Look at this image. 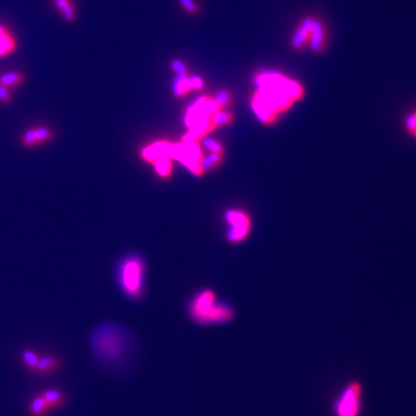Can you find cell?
I'll return each mask as SVG.
<instances>
[{
  "label": "cell",
  "instance_id": "cell-16",
  "mask_svg": "<svg viewBox=\"0 0 416 416\" xmlns=\"http://www.w3.org/2000/svg\"><path fill=\"white\" fill-rule=\"evenodd\" d=\"M154 163H155V169L160 176H169V174L171 173V163L168 157H161Z\"/></svg>",
  "mask_w": 416,
  "mask_h": 416
},
{
  "label": "cell",
  "instance_id": "cell-11",
  "mask_svg": "<svg viewBox=\"0 0 416 416\" xmlns=\"http://www.w3.org/2000/svg\"><path fill=\"white\" fill-rule=\"evenodd\" d=\"M50 411L49 405L46 404V399L42 394L36 395L29 405V413L32 416H44Z\"/></svg>",
  "mask_w": 416,
  "mask_h": 416
},
{
  "label": "cell",
  "instance_id": "cell-15",
  "mask_svg": "<svg viewBox=\"0 0 416 416\" xmlns=\"http://www.w3.org/2000/svg\"><path fill=\"white\" fill-rule=\"evenodd\" d=\"M22 359L23 362L27 366L28 369L32 371H36L37 366H39L41 356L36 352H34L32 349H26L25 352L22 353Z\"/></svg>",
  "mask_w": 416,
  "mask_h": 416
},
{
  "label": "cell",
  "instance_id": "cell-21",
  "mask_svg": "<svg viewBox=\"0 0 416 416\" xmlns=\"http://www.w3.org/2000/svg\"><path fill=\"white\" fill-rule=\"evenodd\" d=\"M213 120H214L215 124H220V125H222V124H226L227 122H228L229 115L226 112H218V113H215Z\"/></svg>",
  "mask_w": 416,
  "mask_h": 416
},
{
  "label": "cell",
  "instance_id": "cell-1",
  "mask_svg": "<svg viewBox=\"0 0 416 416\" xmlns=\"http://www.w3.org/2000/svg\"><path fill=\"white\" fill-rule=\"evenodd\" d=\"M92 348L99 359L117 361L123 355L125 340L119 328L112 325H101L92 335Z\"/></svg>",
  "mask_w": 416,
  "mask_h": 416
},
{
  "label": "cell",
  "instance_id": "cell-22",
  "mask_svg": "<svg viewBox=\"0 0 416 416\" xmlns=\"http://www.w3.org/2000/svg\"><path fill=\"white\" fill-rule=\"evenodd\" d=\"M173 68L177 74H186V67L180 60H175L173 63Z\"/></svg>",
  "mask_w": 416,
  "mask_h": 416
},
{
  "label": "cell",
  "instance_id": "cell-24",
  "mask_svg": "<svg viewBox=\"0 0 416 416\" xmlns=\"http://www.w3.org/2000/svg\"><path fill=\"white\" fill-rule=\"evenodd\" d=\"M227 101H228V94H227L226 92H221L216 96L215 102L218 103V104H226Z\"/></svg>",
  "mask_w": 416,
  "mask_h": 416
},
{
  "label": "cell",
  "instance_id": "cell-20",
  "mask_svg": "<svg viewBox=\"0 0 416 416\" xmlns=\"http://www.w3.org/2000/svg\"><path fill=\"white\" fill-rule=\"evenodd\" d=\"M204 143H205V146L207 147V148L213 150V152H214V153H220V152H221V146H220L219 143L216 142V141H214V140H213V139H205L204 140Z\"/></svg>",
  "mask_w": 416,
  "mask_h": 416
},
{
  "label": "cell",
  "instance_id": "cell-5",
  "mask_svg": "<svg viewBox=\"0 0 416 416\" xmlns=\"http://www.w3.org/2000/svg\"><path fill=\"white\" fill-rule=\"evenodd\" d=\"M54 133L53 131L47 126H35L30 127L22 134L21 141L22 146L27 148H34V147L41 146L43 143H46L53 140Z\"/></svg>",
  "mask_w": 416,
  "mask_h": 416
},
{
  "label": "cell",
  "instance_id": "cell-9",
  "mask_svg": "<svg viewBox=\"0 0 416 416\" xmlns=\"http://www.w3.org/2000/svg\"><path fill=\"white\" fill-rule=\"evenodd\" d=\"M16 49H18V42L11 32L0 36V58L9 56L15 52Z\"/></svg>",
  "mask_w": 416,
  "mask_h": 416
},
{
  "label": "cell",
  "instance_id": "cell-4",
  "mask_svg": "<svg viewBox=\"0 0 416 416\" xmlns=\"http://www.w3.org/2000/svg\"><path fill=\"white\" fill-rule=\"evenodd\" d=\"M143 266L139 258L131 257L123 261L119 270L120 286L132 297H137L141 293Z\"/></svg>",
  "mask_w": 416,
  "mask_h": 416
},
{
  "label": "cell",
  "instance_id": "cell-2",
  "mask_svg": "<svg viewBox=\"0 0 416 416\" xmlns=\"http://www.w3.org/2000/svg\"><path fill=\"white\" fill-rule=\"evenodd\" d=\"M191 315L200 324L209 323H226L232 318L231 309L215 303L214 294L205 291L195 298L191 308Z\"/></svg>",
  "mask_w": 416,
  "mask_h": 416
},
{
  "label": "cell",
  "instance_id": "cell-6",
  "mask_svg": "<svg viewBox=\"0 0 416 416\" xmlns=\"http://www.w3.org/2000/svg\"><path fill=\"white\" fill-rule=\"evenodd\" d=\"M227 219L230 225L232 226V229L229 232V239L233 240H240L247 235L250 229V220L245 214L242 212H229L227 214Z\"/></svg>",
  "mask_w": 416,
  "mask_h": 416
},
{
  "label": "cell",
  "instance_id": "cell-7",
  "mask_svg": "<svg viewBox=\"0 0 416 416\" xmlns=\"http://www.w3.org/2000/svg\"><path fill=\"white\" fill-rule=\"evenodd\" d=\"M26 77L20 71H8L0 74V86L8 89H16L25 84Z\"/></svg>",
  "mask_w": 416,
  "mask_h": 416
},
{
  "label": "cell",
  "instance_id": "cell-10",
  "mask_svg": "<svg viewBox=\"0 0 416 416\" xmlns=\"http://www.w3.org/2000/svg\"><path fill=\"white\" fill-rule=\"evenodd\" d=\"M58 367H59V361H58L57 357H54L53 355H46L40 359L39 366H37L35 372L41 374H46L56 371Z\"/></svg>",
  "mask_w": 416,
  "mask_h": 416
},
{
  "label": "cell",
  "instance_id": "cell-17",
  "mask_svg": "<svg viewBox=\"0 0 416 416\" xmlns=\"http://www.w3.org/2000/svg\"><path fill=\"white\" fill-rule=\"evenodd\" d=\"M187 88H190V87H188V84H187L186 74H178L174 80L175 94L176 95L184 94V92L187 91Z\"/></svg>",
  "mask_w": 416,
  "mask_h": 416
},
{
  "label": "cell",
  "instance_id": "cell-19",
  "mask_svg": "<svg viewBox=\"0 0 416 416\" xmlns=\"http://www.w3.org/2000/svg\"><path fill=\"white\" fill-rule=\"evenodd\" d=\"M12 99L13 94L11 89L0 86V103H2V104H9V103L12 102Z\"/></svg>",
  "mask_w": 416,
  "mask_h": 416
},
{
  "label": "cell",
  "instance_id": "cell-25",
  "mask_svg": "<svg viewBox=\"0 0 416 416\" xmlns=\"http://www.w3.org/2000/svg\"><path fill=\"white\" fill-rule=\"evenodd\" d=\"M181 2L187 11H195V4L193 2V0H181Z\"/></svg>",
  "mask_w": 416,
  "mask_h": 416
},
{
  "label": "cell",
  "instance_id": "cell-12",
  "mask_svg": "<svg viewBox=\"0 0 416 416\" xmlns=\"http://www.w3.org/2000/svg\"><path fill=\"white\" fill-rule=\"evenodd\" d=\"M41 394H42L43 398L46 399V404L49 405L50 409L59 408L64 405V402H65L64 394L58 390H46L42 392Z\"/></svg>",
  "mask_w": 416,
  "mask_h": 416
},
{
  "label": "cell",
  "instance_id": "cell-23",
  "mask_svg": "<svg viewBox=\"0 0 416 416\" xmlns=\"http://www.w3.org/2000/svg\"><path fill=\"white\" fill-rule=\"evenodd\" d=\"M187 84H188V87H190V88L198 89V88H201L202 87V81H201V79L199 78V77H193V78L188 79Z\"/></svg>",
  "mask_w": 416,
  "mask_h": 416
},
{
  "label": "cell",
  "instance_id": "cell-27",
  "mask_svg": "<svg viewBox=\"0 0 416 416\" xmlns=\"http://www.w3.org/2000/svg\"><path fill=\"white\" fill-rule=\"evenodd\" d=\"M412 136H413V137H414V138H415V139H416V131H415V132H414V133H413V134H412Z\"/></svg>",
  "mask_w": 416,
  "mask_h": 416
},
{
  "label": "cell",
  "instance_id": "cell-8",
  "mask_svg": "<svg viewBox=\"0 0 416 416\" xmlns=\"http://www.w3.org/2000/svg\"><path fill=\"white\" fill-rule=\"evenodd\" d=\"M53 5L58 12L60 13L65 21L73 23L77 21L78 14L72 0H53Z\"/></svg>",
  "mask_w": 416,
  "mask_h": 416
},
{
  "label": "cell",
  "instance_id": "cell-18",
  "mask_svg": "<svg viewBox=\"0 0 416 416\" xmlns=\"http://www.w3.org/2000/svg\"><path fill=\"white\" fill-rule=\"evenodd\" d=\"M405 129L409 134H413L416 131V108L413 110L411 113H408L407 116L405 117L404 120Z\"/></svg>",
  "mask_w": 416,
  "mask_h": 416
},
{
  "label": "cell",
  "instance_id": "cell-3",
  "mask_svg": "<svg viewBox=\"0 0 416 416\" xmlns=\"http://www.w3.org/2000/svg\"><path fill=\"white\" fill-rule=\"evenodd\" d=\"M362 408V385L350 381L333 406L335 416H360Z\"/></svg>",
  "mask_w": 416,
  "mask_h": 416
},
{
  "label": "cell",
  "instance_id": "cell-26",
  "mask_svg": "<svg viewBox=\"0 0 416 416\" xmlns=\"http://www.w3.org/2000/svg\"><path fill=\"white\" fill-rule=\"evenodd\" d=\"M9 32H11V30H9L7 27H5L4 25H0V36L5 35V34H7Z\"/></svg>",
  "mask_w": 416,
  "mask_h": 416
},
{
  "label": "cell",
  "instance_id": "cell-13",
  "mask_svg": "<svg viewBox=\"0 0 416 416\" xmlns=\"http://www.w3.org/2000/svg\"><path fill=\"white\" fill-rule=\"evenodd\" d=\"M312 23H314V20H312V19H307L303 23H302L301 28L298 29V32L295 34V36H294V42L293 43H294L295 47L301 46L302 44L305 42V40H307L309 33L311 32Z\"/></svg>",
  "mask_w": 416,
  "mask_h": 416
},
{
  "label": "cell",
  "instance_id": "cell-14",
  "mask_svg": "<svg viewBox=\"0 0 416 416\" xmlns=\"http://www.w3.org/2000/svg\"><path fill=\"white\" fill-rule=\"evenodd\" d=\"M311 32L314 33V36H312L311 41V46L314 51H318L319 47L322 46L323 41H324V35H323V28L321 23L314 21L311 27Z\"/></svg>",
  "mask_w": 416,
  "mask_h": 416
}]
</instances>
